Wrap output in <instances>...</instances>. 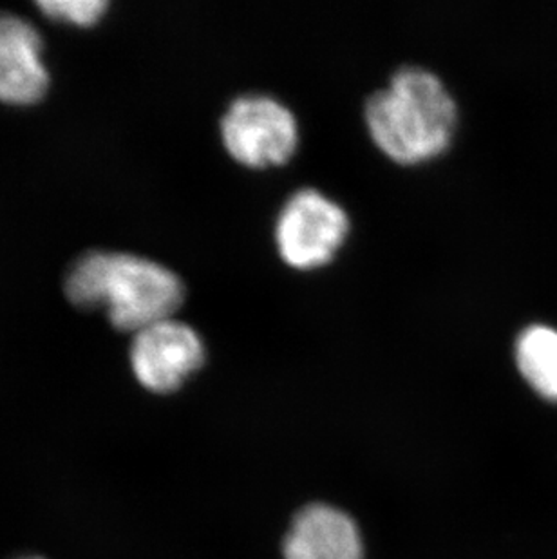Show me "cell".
<instances>
[{"mask_svg": "<svg viewBox=\"0 0 557 559\" xmlns=\"http://www.w3.org/2000/svg\"><path fill=\"white\" fill-rule=\"evenodd\" d=\"M69 302L104 310L118 332L137 333L165 321L183 305V283L173 270L134 253L90 250L63 277Z\"/></svg>", "mask_w": 557, "mask_h": 559, "instance_id": "cell-1", "label": "cell"}, {"mask_svg": "<svg viewBox=\"0 0 557 559\" xmlns=\"http://www.w3.org/2000/svg\"><path fill=\"white\" fill-rule=\"evenodd\" d=\"M374 142L399 164H418L443 153L457 127V104L431 71L404 68L366 104Z\"/></svg>", "mask_w": 557, "mask_h": 559, "instance_id": "cell-2", "label": "cell"}, {"mask_svg": "<svg viewBox=\"0 0 557 559\" xmlns=\"http://www.w3.org/2000/svg\"><path fill=\"white\" fill-rule=\"evenodd\" d=\"M222 134L232 158L253 169L286 164L299 140L294 115L263 95L232 102L222 120Z\"/></svg>", "mask_w": 557, "mask_h": 559, "instance_id": "cell-3", "label": "cell"}, {"mask_svg": "<svg viewBox=\"0 0 557 559\" xmlns=\"http://www.w3.org/2000/svg\"><path fill=\"white\" fill-rule=\"evenodd\" d=\"M346 212L316 189L299 190L278 216V253L294 269H317L328 263L346 239Z\"/></svg>", "mask_w": 557, "mask_h": 559, "instance_id": "cell-4", "label": "cell"}, {"mask_svg": "<svg viewBox=\"0 0 557 559\" xmlns=\"http://www.w3.org/2000/svg\"><path fill=\"white\" fill-rule=\"evenodd\" d=\"M129 362L145 390L173 393L205 365V344L194 328L170 317L134 333Z\"/></svg>", "mask_w": 557, "mask_h": 559, "instance_id": "cell-5", "label": "cell"}, {"mask_svg": "<svg viewBox=\"0 0 557 559\" xmlns=\"http://www.w3.org/2000/svg\"><path fill=\"white\" fill-rule=\"evenodd\" d=\"M44 40L32 22L0 11V102L32 106L49 90Z\"/></svg>", "mask_w": 557, "mask_h": 559, "instance_id": "cell-6", "label": "cell"}, {"mask_svg": "<svg viewBox=\"0 0 557 559\" xmlns=\"http://www.w3.org/2000/svg\"><path fill=\"white\" fill-rule=\"evenodd\" d=\"M283 555L284 559H364L363 534L341 509L311 503L289 525Z\"/></svg>", "mask_w": 557, "mask_h": 559, "instance_id": "cell-7", "label": "cell"}, {"mask_svg": "<svg viewBox=\"0 0 557 559\" xmlns=\"http://www.w3.org/2000/svg\"><path fill=\"white\" fill-rule=\"evenodd\" d=\"M515 360L523 379L545 401L557 402V332L532 326L515 344Z\"/></svg>", "mask_w": 557, "mask_h": 559, "instance_id": "cell-8", "label": "cell"}, {"mask_svg": "<svg viewBox=\"0 0 557 559\" xmlns=\"http://www.w3.org/2000/svg\"><path fill=\"white\" fill-rule=\"evenodd\" d=\"M44 15L73 26L91 27L109 10L106 0H43L37 2Z\"/></svg>", "mask_w": 557, "mask_h": 559, "instance_id": "cell-9", "label": "cell"}, {"mask_svg": "<svg viewBox=\"0 0 557 559\" xmlns=\"http://www.w3.org/2000/svg\"><path fill=\"white\" fill-rule=\"evenodd\" d=\"M16 559H46V558H40V556H22V558H16Z\"/></svg>", "mask_w": 557, "mask_h": 559, "instance_id": "cell-10", "label": "cell"}]
</instances>
